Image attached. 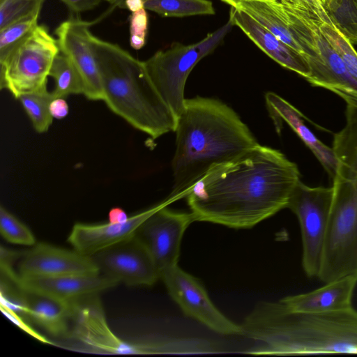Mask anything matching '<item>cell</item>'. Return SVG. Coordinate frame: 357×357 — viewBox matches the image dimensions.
Returning <instances> with one entry per match:
<instances>
[{
  "label": "cell",
  "instance_id": "1",
  "mask_svg": "<svg viewBox=\"0 0 357 357\" xmlns=\"http://www.w3.org/2000/svg\"><path fill=\"white\" fill-rule=\"evenodd\" d=\"M300 176L281 151L259 144L211 168L185 197L195 221L248 229L287 207Z\"/></svg>",
  "mask_w": 357,
  "mask_h": 357
},
{
  "label": "cell",
  "instance_id": "2",
  "mask_svg": "<svg viewBox=\"0 0 357 357\" xmlns=\"http://www.w3.org/2000/svg\"><path fill=\"white\" fill-rule=\"evenodd\" d=\"M170 197L186 192L211 168L231 161L259 143L240 116L214 98H185L177 117Z\"/></svg>",
  "mask_w": 357,
  "mask_h": 357
},
{
  "label": "cell",
  "instance_id": "3",
  "mask_svg": "<svg viewBox=\"0 0 357 357\" xmlns=\"http://www.w3.org/2000/svg\"><path fill=\"white\" fill-rule=\"evenodd\" d=\"M252 355L357 354V310L294 311L280 301L257 303L241 324Z\"/></svg>",
  "mask_w": 357,
  "mask_h": 357
},
{
  "label": "cell",
  "instance_id": "4",
  "mask_svg": "<svg viewBox=\"0 0 357 357\" xmlns=\"http://www.w3.org/2000/svg\"><path fill=\"white\" fill-rule=\"evenodd\" d=\"M90 45L108 108L153 139L174 132L177 117L153 86L143 61L93 34Z\"/></svg>",
  "mask_w": 357,
  "mask_h": 357
},
{
  "label": "cell",
  "instance_id": "5",
  "mask_svg": "<svg viewBox=\"0 0 357 357\" xmlns=\"http://www.w3.org/2000/svg\"><path fill=\"white\" fill-rule=\"evenodd\" d=\"M332 149L337 166L317 277L324 283L347 276L357 278V111L346 114L345 126L335 134Z\"/></svg>",
  "mask_w": 357,
  "mask_h": 357
},
{
  "label": "cell",
  "instance_id": "6",
  "mask_svg": "<svg viewBox=\"0 0 357 357\" xmlns=\"http://www.w3.org/2000/svg\"><path fill=\"white\" fill-rule=\"evenodd\" d=\"M233 26L229 19L223 26L196 43H175L143 61L151 83L176 117L184 106V89L189 74L201 59L222 42Z\"/></svg>",
  "mask_w": 357,
  "mask_h": 357
},
{
  "label": "cell",
  "instance_id": "7",
  "mask_svg": "<svg viewBox=\"0 0 357 357\" xmlns=\"http://www.w3.org/2000/svg\"><path fill=\"white\" fill-rule=\"evenodd\" d=\"M60 53L57 40L44 25L33 32L0 63V87L15 98L47 90V77L55 57Z\"/></svg>",
  "mask_w": 357,
  "mask_h": 357
},
{
  "label": "cell",
  "instance_id": "8",
  "mask_svg": "<svg viewBox=\"0 0 357 357\" xmlns=\"http://www.w3.org/2000/svg\"><path fill=\"white\" fill-rule=\"evenodd\" d=\"M332 197V187H310L300 180L287 204L299 222L302 266L309 278L317 277L320 270Z\"/></svg>",
  "mask_w": 357,
  "mask_h": 357
},
{
  "label": "cell",
  "instance_id": "9",
  "mask_svg": "<svg viewBox=\"0 0 357 357\" xmlns=\"http://www.w3.org/2000/svg\"><path fill=\"white\" fill-rule=\"evenodd\" d=\"M69 337L82 343L79 351L105 354H149L146 340L128 343L109 328L98 294L73 301Z\"/></svg>",
  "mask_w": 357,
  "mask_h": 357
},
{
  "label": "cell",
  "instance_id": "10",
  "mask_svg": "<svg viewBox=\"0 0 357 357\" xmlns=\"http://www.w3.org/2000/svg\"><path fill=\"white\" fill-rule=\"evenodd\" d=\"M172 298L183 312L211 331L224 335H242L241 324L224 315L213 304L198 279L178 265L165 270L160 276Z\"/></svg>",
  "mask_w": 357,
  "mask_h": 357
},
{
  "label": "cell",
  "instance_id": "11",
  "mask_svg": "<svg viewBox=\"0 0 357 357\" xmlns=\"http://www.w3.org/2000/svg\"><path fill=\"white\" fill-rule=\"evenodd\" d=\"M170 197L139 227L136 235L151 254L160 272L178 265L185 230L195 221L193 214L172 211L167 206L178 199Z\"/></svg>",
  "mask_w": 357,
  "mask_h": 357
},
{
  "label": "cell",
  "instance_id": "12",
  "mask_svg": "<svg viewBox=\"0 0 357 357\" xmlns=\"http://www.w3.org/2000/svg\"><path fill=\"white\" fill-rule=\"evenodd\" d=\"M89 257L100 273L128 286H151L160 279L151 254L136 234Z\"/></svg>",
  "mask_w": 357,
  "mask_h": 357
},
{
  "label": "cell",
  "instance_id": "13",
  "mask_svg": "<svg viewBox=\"0 0 357 357\" xmlns=\"http://www.w3.org/2000/svg\"><path fill=\"white\" fill-rule=\"evenodd\" d=\"M90 23L78 18L61 22L55 33L60 52L66 56L80 74L84 96L90 100H102L103 93L98 64L90 45Z\"/></svg>",
  "mask_w": 357,
  "mask_h": 357
},
{
  "label": "cell",
  "instance_id": "14",
  "mask_svg": "<svg viewBox=\"0 0 357 357\" xmlns=\"http://www.w3.org/2000/svg\"><path fill=\"white\" fill-rule=\"evenodd\" d=\"M22 276L92 275L99 270L91 257L46 243H36L24 252L18 266Z\"/></svg>",
  "mask_w": 357,
  "mask_h": 357
},
{
  "label": "cell",
  "instance_id": "15",
  "mask_svg": "<svg viewBox=\"0 0 357 357\" xmlns=\"http://www.w3.org/2000/svg\"><path fill=\"white\" fill-rule=\"evenodd\" d=\"M162 204V202L135 213L123 223L109 222L96 225L76 223L69 234L68 242L76 251L91 256L135 235L142 222Z\"/></svg>",
  "mask_w": 357,
  "mask_h": 357
},
{
  "label": "cell",
  "instance_id": "16",
  "mask_svg": "<svg viewBox=\"0 0 357 357\" xmlns=\"http://www.w3.org/2000/svg\"><path fill=\"white\" fill-rule=\"evenodd\" d=\"M20 284L65 302H72L116 287L120 282L100 273L92 275L39 276L19 275Z\"/></svg>",
  "mask_w": 357,
  "mask_h": 357
},
{
  "label": "cell",
  "instance_id": "17",
  "mask_svg": "<svg viewBox=\"0 0 357 357\" xmlns=\"http://www.w3.org/2000/svg\"><path fill=\"white\" fill-rule=\"evenodd\" d=\"M229 19L265 54L282 67L307 79L310 69L305 57L274 36L243 10L231 7Z\"/></svg>",
  "mask_w": 357,
  "mask_h": 357
},
{
  "label": "cell",
  "instance_id": "18",
  "mask_svg": "<svg viewBox=\"0 0 357 357\" xmlns=\"http://www.w3.org/2000/svg\"><path fill=\"white\" fill-rule=\"evenodd\" d=\"M268 114L277 132H280L282 122L287 123L320 162L329 176L333 178L337 166V160L332 147L320 141L305 124L299 110L288 101L273 92L265 94Z\"/></svg>",
  "mask_w": 357,
  "mask_h": 357
},
{
  "label": "cell",
  "instance_id": "19",
  "mask_svg": "<svg viewBox=\"0 0 357 357\" xmlns=\"http://www.w3.org/2000/svg\"><path fill=\"white\" fill-rule=\"evenodd\" d=\"M357 278L347 276L307 293L284 297L280 300L291 310L324 313L342 311L352 307V296Z\"/></svg>",
  "mask_w": 357,
  "mask_h": 357
},
{
  "label": "cell",
  "instance_id": "20",
  "mask_svg": "<svg viewBox=\"0 0 357 357\" xmlns=\"http://www.w3.org/2000/svg\"><path fill=\"white\" fill-rule=\"evenodd\" d=\"M26 319L57 337H69L73 303L65 302L24 287Z\"/></svg>",
  "mask_w": 357,
  "mask_h": 357
},
{
  "label": "cell",
  "instance_id": "21",
  "mask_svg": "<svg viewBox=\"0 0 357 357\" xmlns=\"http://www.w3.org/2000/svg\"><path fill=\"white\" fill-rule=\"evenodd\" d=\"M50 77L54 80L52 91L54 98H65L70 94L84 93V84L78 70L71 61L59 53L52 65Z\"/></svg>",
  "mask_w": 357,
  "mask_h": 357
},
{
  "label": "cell",
  "instance_id": "22",
  "mask_svg": "<svg viewBox=\"0 0 357 357\" xmlns=\"http://www.w3.org/2000/svg\"><path fill=\"white\" fill-rule=\"evenodd\" d=\"M144 7L162 17H170L215 13L213 3L208 0H144Z\"/></svg>",
  "mask_w": 357,
  "mask_h": 357
},
{
  "label": "cell",
  "instance_id": "23",
  "mask_svg": "<svg viewBox=\"0 0 357 357\" xmlns=\"http://www.w3.org/2000/svg\"><path fill=\"white\" fill-rule=\"evenodd\" d=\"M324 8L348 41L357 45V0H325Z\"/></svg>",
  "mask_w": 357,
  "mask_h": 357
},
{
  "label": "cell",
  "instance_id": "24",
  "mask_svg": "<svg viewBox=\"0 0 357 357\" xmlns=\"http://www.w3.org/2000/svg\"><path fill=\"white\" fill-rule=\"evenodd\" d=\"M317 15L323 35L337 53L350 75L357 81V52L330 20L326 12Z\"/></svg>",
  "mask_w": 357,
  "mask_h": 357
},
{
  "label": "cell",
  "instance_id": "25",
  "mask_svg": "<svg viewBox=\"0 0 357 357\" xmlns=\"http://www.w3.org/2000/svg\"><path fill=\"white\" fill-rule=\"evenodd\" d=\"M55 98L47 90L26 93L17 100L28 115L34 130L38 133L46 132L51 126L53 117L50 112V104Z\"/></svg>",
  "mask_w": 357,
  "mask_h": 357
},
{
  "label": "cell",
  "instance_id": "26",
  "mask_svg": "<svg viewBox=\"0 0 357 357\" xmlns=\"http://www.w3.org/2000/svg\"><path fill=\"white\" fill-rule=\"evenodd\" d=\"M39 15L22 19L0 30V63L37 27Z\"/></svg>",
  "mask_w": 357,
  "mask_h": 357
},
{
  "label": "cell",
  "instance_id": "27",
  "mask_svg": "<svg viewBox=\"0 0 357 357\" xmlns=\"http://www.w3.org/2000/svg\"><path fill=\"white\" fill-rule=\"evenodd\" d=\"M45 0H0V30L22 19L40 15Z\"/></svg>",
  "mask_w": 357,
  "mask_h": 357
},
{
  "label": "cell",
  "instance_id": "28",
  "mask_svg": "<svg viewBox=\"0 0 357 357\" xmlns=\"http://www.w3.org/2000/svg\"><path fill=\"white\" fill-rule=\"evenodd\" d=\"M0 233L8 242L33 246L36 238L29 227L3 206L0 207Z\"/></svg>",
  "mask_w": 357,
  "mask_h": 357
},
{
  "label": "cell",
  "instance_id": "29",
  "mask_svg": "<svg viewBox=\"0 0 357 357\" xmlns=\"http://www.w3.org/2000/svg\"><path fill=\"white\" fill-rule=\"evenodd\" d=\"M148 30V15L144 8L132 13L130 17V46L138 50L144 47Z\"/></svg>",
  "mask_w": 357,
  "mask_h": 357
},
{
  "label": "cell",
  "instance_id": "30",
  "mask_svg": "<svg viewBox=\"0 0 357 357\" xmlns=\"http://www.w3.org/2000/svg\"><path fill=\"white\" fill-rule=\"evenodd\" d=\"M0 310L3 314L6 316L11 321H13L17 326L28 333L29 335L34 337L36 340L48 344H53L45 337L40 335L35 330H33V328L29 325V322H28L26 319L22 318L20 315L12 310L1 305Z\"/></svg>",
  "mask_w": 357,
  "mask_h": 357
},
{
  "label": "cell",
  "instance_id": "31",
  "mask_svg": "<svg viewBox=\"0 0 357 357\" xmlns=\"http://www.w3.org/2000/svg\"><path fill=\"white\" fill-rule=\"evenodd\" d=\"M72 12L82 13L97 7L102 0H59Z\"/></svg>",
  "mask_w": 357,
  "mask_h": 357
},
{
  "label": "cell",
  "instance_id": "32",
  "mask_svg": "<svg viewBox=\"0 0 357 357\" xmlns=\"http://www.w3.org/2000/svg\"><path fill=\"white\" fill-rule=\"evenodd\" d=\"M69 112L68 102L64 98H55L50 104V112L53 117L58 120L65 118Z\"/></svg>",
  "mask_w": 357,
  "mask_h": 357
},
{
  "label": "cell",
  "instance_id": "33",
  "mask_svg": "<svg viewBox=\"0 0 357 357\" xmlns=\"http://www.w3.org/2000/svg\"><path fill=\"white\" fill-rule=\"evenodd\" d=\"M130 216L121 208H112L108 214L109 222L112 223H123L126 222Z\"/></svg>",
  "mask_w": 357,
  "mask_h": 357
},
{
  "label": "cell",
  "instance_id": "34",
  "mask_svg": "<svg viewBox=\"0 0 357 357\" xmlns=\"http://www.w3.org/2000/svg\"><path fill=\"white\" fill-rule=\"evenodd\" d=\"M295 3L302 4L307 6L310 9L313 10L315 13L321 14L325 12L324 8V3L325 0H289Z\"/></svg>",
  "mask_w": 357,
  "mask_h": 357
},
{
  "label": "cell",
  "instance_id": "35",
  "mask_svg": "<svg viewBox=\"0 0 357 357\" xmlns=\"http://www.w3.org/2000/svg\"><path fill=\"white\" fill-rule=\"evenodd\" d=\"M125 7L132 13L144 8V0H124Z\"/></svg>",
  "mask_w": 357,
  "mask_h": 357
},
{
  "label": "cell",
  "instance_id": "36",
  "mask_svg": "<svg viewBox=\"0 0 357 357\" xmlns=\"http://www.w3.org/2000/svg\"><path fill=\"white\" fill-rule=\"evenodd\" d=\"M223 2L227 3L231 7L237 8L238 6L243 2L247 1H268V0H221Z\"/></svg>",
  "mask_w": 357,
  "mask_h": 357
},
{
  "label": "cell",
  "instance_id": "37",
  "mask_svg": "<svg viewBox=\"0 0 357 357\" xmlns=\"http://www.w3.org/2000/svg\"><path fill=\"white\" fill-rule=\"evenodd\" d=\"M106 1H109V2H114V1H116V0H106Z\"/></svg>",
  "mask_w": 357,
  "mask_h": 357
}]
</instances>
